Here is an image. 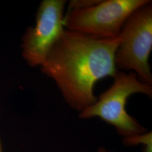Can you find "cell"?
Here are the masks:
<instances>
[{
    "label": "cell",
    "mask_w": 152,
    "mask_h": 152,
    "mask_svg": "<svg viewBox=\"0 0 152 152\" xmlns=\"http://www.w3.org/2000/svg\"><path fill=\"white\" fill-rule=\"evenodd\" d=\"M118 38L101 39L64 29L41 66L72 108L82 112L95 103L96 83L117 72L114 58Z\"/></svg>",
    "instance_id": "cell-1"
},
{
    "label": "cell",
    "mask_w": 152,
    "mask_h": 152,
    "mask_svg": "<svg viewBox=\"0 0 152 152\" xmlns=\"http://www.w3.org/2000/svg\"><path fill=\"white\" fill-rule=\"evenodd\" d=\"M111 86L103 92L99 100L81 112L82 118L94 117L114 126L118 133L126 137L137 136L145 131L144 127L126 112L128 98L134 94L152 96V85L140 81L132 72L117 71Z\"/></svg>",
    "instance_id": "cell-2"
},
{
    "label": "cell",
    "mask_w": 152,
    "mask_h": 152,
    "mask_svg": "<svg viewBox=\"0 0 152 152\" xmlns=\"http://www.w3.org/2000/svg\"><path fill=\"white\" fill-rule=\"evenodd\" d=\"M118 37L114 62L118 71H132L140 81L152 85L149 58L152 49V4L151 1L126 19Z\"/></svg>",
    "instance_id": "cell-3"
},
{
    "label": "cell",
    "mask_w": 152,
    "mask_h": 152,
    "mask_svg": "<svg viewBox=\"0 0 152 152\" xmlns=\"http://www.w3.org/2000/svg\"><path fill=\"white\" fill-rule=\"evenodd\" d=\"M150 0H101L98 4L78 10H69L64 15L65 29L94 38H118L126 19Z\"/></svg>",
    "instance_id": "cell-4"
},
{
    "label": "cell",
    "mask_w": 152,
    "mask_h": 152,
    "mask_svg": "<svg viewBox=\"0 0 152 152\" xmlns=\"http://www.w3.org/2000/svg\"><path fill=\"white\" fill-rule=\"evenodd\" d=\"M64 0H43L39 6L34 27L28 28L22 43V56L33 67L41 66L65 28Z\"/></svg>",
    "instance_id": "cell-5"
},
{
    "label": "cell",
    "mask_w": 152,
    "mask_h": 152,
    "mask_svg": "<svg viewBox=\"0 0 152 152\" xmlns=\"http://www.w3.org/2000/svg\"><path fill=\"white\" fill-rule=\"evenodd\" d=\"M101 0H72L69 2V10L85 9L95 6Z\"/></svg>",
    "instance_id": "cell-6"
},
{
    "label": "cell",
    "mask_w": 152,
    "mask_h": 152,
    "mask_svg": "<svg viewBox=\"0 0 152 152\" xmlns=\"http://www.w3.org/2000/svg\"><path fill=\"white\" fill-rule=\"evenodd\" d=\"M107 152L105 149H103V148H102V149H100L99 151V152Z\"/></svg>",
    "instance_id": "cell-7"
},
{
    "label": "cell",
    "mask_w": 152,
    "mask_h": 152,
    "mask_svg": "<svg viewBox=\"0 0 152 152\" xmlns=\"http://www.w3.org/2000/svg\"><path fill=\"white\" fill-rule=\"evenodd\" d=\"M0 152H2V145H1V139H0Z\"/></svg>",
    "instance_id": "cell-8"
}]
</instances>
